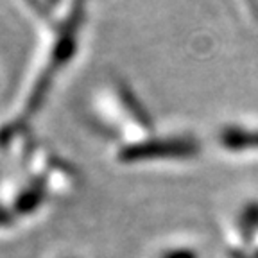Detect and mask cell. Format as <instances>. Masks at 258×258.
I'll use <instances>...</instances> for the list:
<instances>
[{"label": "cell", "mask_w": 258, "mask_h": 258, "mask_svg": "<svg viewBox=\"0 0 258 258\" xmlns=\"http://www.w3.org/2000/svg\"><path fill=\"white\" fill-rule=\"evenodd\" d=\"M194 151L192 144L177 138L167 140H145L140 144H131L122 147L118 153V160L125 163H138V161L165 160V158H181L188 156Z\"/></svg>", "instance_id": "1"}, {"label": "cell", "mask_w": 258, "mask_h": 258, "mask_svg": "<svg viewBox=\"0 0 258 258\" xmlns=\"http://www.w3.org/2000/svg\"><path fill=\"white\" fill-rule=\"evenodd\" d=\"M47 199V186L41 179H34L18 192L15 199V214L16 215H31L43 206Z\"/></svg>", "instance_id": "2"}, {"label": "cell", "mask_w": 258, "mask_h": 258, "mask_svg": "<svg viewBox=\"0 0 258 258\" xmlns=\"http://www.w3.org/2000/svg\"><path fill=\"white\" fill-rule=\"evenodd\" d=\"M161 258H198V256H196V253H194L192 249H183V247H179V249L165 251V253L161 254Z\"/></svg>", "instance_id": "3"}, {"label": "cell", "mask_w": 258, "mask_h": 258, "mask_svg": "<svg viewBox=\"0 0 258 258\" xmlns=\"http://www.w3.org/2000/svg\"><path fill=\"white\" fill-rule=\"evenodd\" d=\"M13 221H15V215L9 212L8 208L0 205V228H6V226H11Z\"/></svg>", "instance_id": "4"}]
</instances>
